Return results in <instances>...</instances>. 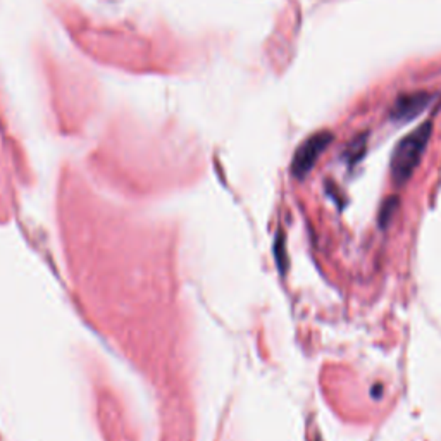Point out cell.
<instances>
[{
    "label": "cell",
    "mask_w": 441,
    "mask_h": 441,
    "mask_svg": "<svg viewBox=\"0 0 441 441\" xmlns=\"http://www.w3.org/2000/svg\"><path fill=\"white\" fill-rule=\"evenodd\" d=\"M366 149V138L364 137H357V140L350 145V150L346 152V157L350 159V162H355L358 157H361L362 152Z\"/></svg>",
    "instance_id": "obj_4"
},
{
    "label": "cell",
    "mask_w": 441,
    "mask_h": 441,
    "mask_svg": "<svg viewBox=\"0 0 441 441\" xmlns=\"http://www.w3.org/2000/svg\"><path fill=\"white\" fill-rule=\"evenodd\" d=\"M331 142H333V134L329 132H319L309 137L307 140L297 149L295 157H293L292 162V173L295 174L297 178L307 176L310 171H312V167L316 166L317 159L328 149Z\"/></svg>",
    "instance_id": "obj_2"
},
{
    "label": "cell",
    "mask_w": 441,
    "mask_h": 441,
    "mask_svg": "<svg viewBox=\"0 0 441 441\" xmlns=\"http://www.w3.org/2000/svg\"><path fill=\"white\" fill-rule=\"evenodd\" d=\"M431 134L432 124L427 121L423 122L414 132H410L398 142L393 154H391V178H393L395 185H405L408 179L412 178L414 171L418 169L420 159L426 152Z\"/></svg>",
    "instance_id": "obj_1"
},
{
    "label": "cell",
    "mask_w": 441,
    "mask_h": 441,
    "mask_svg": "<svg viewBox=\"0 0 441 441\" xmlns=\"http://www.w3.org/2000/svg\"><path fill=\"white\" fill-rule=\"evenodd\" d=\"M397 207H398L397 198L391 197L390 200H386L385 206H383V209H381V216H379V219H381L383 226H385V220H386V224H388V220L391 219V216H393V212L397 211Z\"/></svg>",
    "instance_id": "obj_5"
},
{
    "label": "cell",
    "mask_w": 441,
    "mask_h": 441,
    "mask_svg": "<svg viewBox=\"0 0 441 441\" xmlns=\"http://www.w3.org/2000/svg\"><path fill=\"white\" fill-rule=\"evenodd\" d=\"M431 93L427 92H414V93H403L398 95L395 104L391 105L390 116L395 121H410L418 117L424 109L430 105Z\"/></svg>",
    "instance_id": "obj_3"
}]
</instances>
